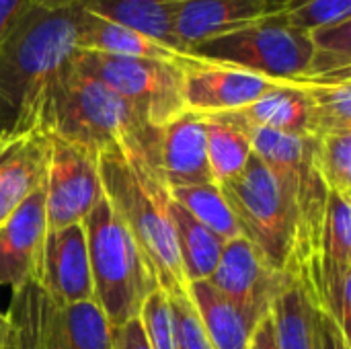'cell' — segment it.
I'll return each instance as SVG.
<instances>
[{"instance_id":"6da1fadb","label":"cell","mask_w":351,"mask_h":349,"mask_svg":"<svg viewBox=\"0 0 351 349\" xmlns=\"http://www.w3.org/2000/svg\"><path fill=\"white\" fill-rule=\"evenodd\" d=\"M80 6L31 2L0 39V134L39 128L45 93L78 49Z\"/></svg>"},{"instance_id":"7a4b0ae2","label":"cell","mask_w":351,"mask_h":349,"mask_svg":"<svg viewBox=\"0 0 351 349\" xmlns=\"http://www.w3.org/2000/svg\"><path fill=\"white\" fill-rule=\"evenodd\" d=\"M99 175L107 202L144 255L156 284L171 298L189 296L169 214V187L134 146L111 144L99 152Z\"/></svg>"},{"instance_id":"3957f363","label":"cell","mask_w":351,"mask_h":349,"mask_svg":"<svg viewBox=\"0 0 351 349\" xmlns=\"http://www.w3.org/2000/svg\"><path fill=\"white\" fill-rule=\"evenodd\" d=\"M39 130L97 154L111 144L134 146L158 171L162 130L150 128L130 103L101 80L78 70L72 60L58 72L45 93Z\"/></svg>"},{"instance_id":"277c9868","label":"cell","mask_w":351,"mask_h":349,"mask_svg":"<svg viewBox=\"0 0 351 349\" xmlns=\"http://www.w3.org/2000/svg\"><path fill=\"white\" fill-rule=\"evenodd\" d=\"M95 302L111 329L138 319L144 300L158 288L144 255L107 197L84 218Z\"/></svg>"},{"instance_id":"5b68a950","label":"cell","mask_w":351,"mask_h":349,"mask_svg":"<svg viewBox=\"0 0 351 349\" xmlns=\"http://www.w3.org/2000/svg\"><path fill=\"white\" fill-rule=\"evenodd\" d=\"M191 56L278 82H304L311 66V39L308 33L292 27L284 12H278L212 37L193 47Z\"/></svg>"},{"instance_id":"8992f818","label":"cell","mask_w":351,"mask_h":349,"mask_svg":"<svg viewBox=\"0 0 351 349\" xmlns=\"http://www.w3.org/2000/svg\"><path fill=\"white\" fill-rule=\"evenodd\" d=\"M218 187L232 208L243 237L269 265L286 274L296 247V208L278 177L257 156H251L239 177Z\"/></svg>"},{"instance_id":"52a82bcc","label":"cell","mask_w":351,"mask_h":349,"mask_svg":"<svg viewBox=\"0 0 351 349\" xmlns=\"http://www.w3.org/2000/svg\"><path fill=\"white\" fill-rule=\"evenodd\" d=\"M74 66L117 93L154 130L167 128L187 111L181 64L136 60L76 49Z\"/></svg>"},{"instance_id":"ba28073f","label":"cell","mask_w":351,"mask_h":349,"mask_svg":"<svg viewBox=\"0 0 351 349\" xmlns=\"http://www.w3.org/2000/svg\"><path fill=\"white\" fill-rule=\"evenodd\" d=\"M47 134V132H45ZM49 156L45 173L47 232L80 224L103 200L99 154L47 134Z\"/></svg>"},{"instance_id":"9c48e42d","label":"cell","mask_w":351,"mask_h":349,"mask_svg":"<svg viewBox=\"0 0 351 349\" xmlns=\"http://www.w3.org/2000/svg\"><path fill=\"white\" fill-rule=\"evenodd\" d=\"M208 282L261 321L271 313L290 276L269 265L247 237H237L224 245L220 261Z\"/></svg>"},{"instance_id":"30bf717a","label":"cell","mask_w":351,"mask_h":349,"mask_svg":"<svg viewBox=\"0 0 351 349\" xmlns=\"http://www.w3.org/2000/svg\"><path fill=\"white\" fill-rule=\"evenodd\" d=\"M276 84L278 80L255 72L220 62H208L195 56H191L183 68V97L187 111L199 115L245 109Z\"/></svg>"},{"instance_id":"8fae6325","label":"cell","mask_w":351,"mask_h":349,"mask_svg":"<svg viewBox=\"0 0 351 349\" xmlns=\"http://www.w3.org/2000/svg\"><path fill=\"white\" fill-rule=\"evenodd\" d=\"M37 288L58 309L95 300L84 224H70L45 234Z\"/></svg>"},{"instance_id":"7c38bea8","label":"cell","mask_w":351,"mask_h":349,"mask_svg":"<svg viewBox=\"0 0 351 349\" xmlns=\"http://www.w3.org/2000/svg\"><path fill=\"white\" fill-rule=\"evenodd\" d=\"M45 234L43 185L35 189L4 224H0V290H8L10 298L37 282Z\"/></svg>"},{"instance_id":"4fadbf2b","label":"cell","mask_w":351,"mask_h":349,"mask_svg":"<svg viewBox=\"0 0 351 349\" xmlns=\"http://www.w3.org/2000/svg\"><path fill=\"white\" fill-rule=\"evenodd\" d=\"M158 175L169 189L214 183L208 160L206 119L185 111L160 132Z\"/></svg>"},{"instance_id":"5bb4252c","label":"cell","mask_w":351,"mask_h":349,"mask_svg":"<svg viewBox=\"0 0 351 349\" xmlns=\"http://www.w3.org/2000/svg\"><path fill=\"white\" fill-rule=\"evenodd\" d=\"M49 140L43 130L8 138L0 146V224L39 187L45 185Z\"/></svg>"},{"instance_id":"9a60e30c","label":"cell","mask_w":351,"mask_h":349,"mask_svg":"<svg viewBox=\"0 0 351 349\" xmlns=\"http://www.w3.org/2000/svg\"><path fill=\"white\" fill-rule=\"evenodd\" d=\"M265 14V0H183L175 23L177 47L191 56L199 43Z\"/></svg>"},{"instance_id":"2e32d148","label":"cell","mask_w":351,"mask_h":349,"mask_svg":"<svg viewBox=\"0 0 351 349\" xmlns=\"http://www.w3.org/2000/svg\"><path fill=\"white\" fill-rule=\"evenodd\" d=\"M78 49L121 56V58H136V60L171 62V64H181V66H185L191 60V56L179 53V51L171 49L169 45H165L136 29H130L125 25L103 19V16L86 10L84 6H80Z\"/></svg>"},{"instance_id":"e0dca14e","label":"cell","mask_w":351,"mask_h":349,"mask_svg":"<svg viewBox=\"0 0 351 349\" xmlns=\"http://www.w3.org/2000/svg\"><path fill=\"white\" fill-rule=\"evenodd\" d=\"M191 304L214 349H249L261 323L234 300L214 288L208 280L189 284Z\"/></svg>"},{"instance_id":"ac0fdd59","label":"cell","mask_w":351,"mask_h":349,"mask_svg":"<svg viewBox=\"0 0 351 349\" xmlns=\"http://www.w3.org/2000/svg\"><path fill=\"white\" fill-rule=\"evenodd\" d=\"M6 317L14 349H68L62 309L49 302L35 282L10 298Z\"/></svg>"},{"instance_id":"d6986e66","label":"cell","mask_w":351,"mask_h":349,"mask_svg":"<svg viewBox=\"0 0 351 349\" xmlns=\"http://www.w3.org/2000/svg\"><path fill=\"white\" fill-rule=\"evenodd\" d=\"M232 113L249 130L311 134V107L302 82H278L255 103Z\"/></svg>"},{"instance_id":"ffe728a7","label":"cell","mask_w":351,"mask_h":349,"mask_svg":"<svg viewBox=\"0 0 351 349\" xmlns=\"http://www.w3.org/2000/svg\"><path fill=\"white\" fill-rule=\"evenodd\" d=\"M181 2L183 0H86L80 6L103 19L136 29L179 51L175 23Z\"/></svg>"},{"instance_id":"44dd1931","label":"cell","mask_w":351,"mask_h":349,"mask_svg":"<svg viewBox=\"0 0 351 349\" xmlns=\"http://www.w3.org/2000/svg\"><path fill=\"white\" fill-rule=\"evenodd\" d=\"M208 136V160L216 185L239 177L253 156L251 130L230 111L204 115Z\"/></svg>"},{"instance_id":"7402d4cb","label":"cell","mask_w":351,"mask_h":349,"mask_svg":"<svg viewBox=\"0 0 351 349\" xmlns=\"http://www.w3.org/2000/svg\"><path fill=\"white\" fill-rule=\"evenodd\" d=\"M169 214L175 226L179 259L187 282L193 284V282L210 280L226 243L218 234H214L208 226H204L199 220H195L173 197L169 200Z\"/></svg>"},{"instance_id":"603a6c76","label":"cell","mask_w":351,"mask_h":349,"mask_svg":"<svg viewBox=\"0 0 351 349\" xmlns=\"http://www.w3.org/2000/svg\"><path fill=\"white\" fill-rule=\"evenodd\" d=\"M271 317L276 325L278 349H317L313 302L296 278L290 276V282L276 298Z\"/></svg>"},{"instance_id":"cb8c5ba5","label":"cell","mask_w":351,"mask_h":349,"mask_svg":"<svg viewBox=\"0 0 351 349\" xmlns=\"http://www.w3.org/2000/svg\"><path fill=\"white\" fill-rule=\"evenodd\" d=\"M311 39V66L304 82L351 80V19L315 29Z\"/></svg>"},{"instance_id":"d4e9b609","label":"cell","mask_w":351,"mask_h":349,"mask_svg":"<svg viewBox=\"0 0 351 349\" xmlns=\"http://www.w3.org/2000/svg\"><path fill=\"white\" fill-rule=\"evenodd\" d=\"M169 193L177 204H181L195 220L208 226L224 243L243 237V230L232 214V208L228 206L222 189L216 183L175 187L169 189Z\"/></svg>"},{"instance_id":"484cf974","label":"cell","mask_w":351,"mask_h":349,"mask_svg":"<svg viewBox=\"0 0 351 349\" xmlns=\"http://www.w3.org/2000/svg\"><path fill=\"white\" fill-rule=\"evenodd\" d=\"M311 107V134L351 132V80L302 82Z\"/></svg>"},{"instance_id":"4316f807","label":"cell","mask_w":351,"mask_h":349,"mask_svg":"<svg viewBox=\"0 0 351 349\" xmlns=\"http://www.w3.org/2000/svg\"><path fill=\"white\" fill-rule=\"evenodd\" d=\"M346 269H351V197L329 193L321 243V278Z\"/></svg>"},{"instance_id":"83f0119b","label":"cell","mask_w":351,"mask_h":349,"mask_svg":"<svg viewBox=\"0 0 351 349\" xmlns=\"http://www.w3.org/2000/svg\"><path fill=\"white\" fill-rule=\"evenodd\" d=\"M68 349H117L115 333L95 300L62 309Z\"/></svg>"},{"instance_id":"f1b7e54d","label":"cell","mask_w":351,"mask_h":349,"mask_svg":"<svg viewBox=\"0 0 351 349\" xmlns=\"http://www.w3.org/2000/svg\"><path fill=\"white\" fill-rule=\"evenodd\" d=\"M315 169L329 193L351 197V132H337L319 138Z\"/></svg>"},{"instance_id":"f546056e","label":"cell","mask_w":351,"mask_h":349,"mask_svg":"<svg viewBox=\"0 0 351 349\" xmlns=\"http://www.w3.org/2000/svg\"><path fill=\"white\" fill-rule=\"evenodd\" d=\"M138 321L150 349H177L175 344V317L169 294L156 288L142 304Z\"/></svg>"},{"instance_id":"4dcf8cb0","label":"cell","mask_w":351,"mask_h":349,"mask_svg":"<svg viewBox=\"0 0 351 349\" xmlns=\"http://www.w3.org/2000/svg\"><path fill=\"white\" fill-rule=\"evenodd\" d=\"M284 14L292 27L311 33L351 19V0H298Z\"/></svg>"},{"instance_id":"1f68e13d","label":"cell","mask_w":351,"mask_h":349,"mask_svg":"<svg viewBox=\"0 0 351 349\" xmlns=\"http://www.w3.org/2000/svg\"><path fill=\"white\" fill-rule=\"evenodd\" d=\"M173 306V317H175V344L177 349H214L204 327L202 321L191 304L189 296H179L171 298Z\"/></svg>"},{"instance_id":"d6a6232c","label":"cell","mask_w":351,"mask_h":349,"mask_svg":"<svg viewBox=\"0 0 351 349\" xmlns=\"http://www.w3.org/2000/svg\"><path fill=\"white\" fill-rule=\"evenodd\" d=\"M313 325L317 349H350V333H346L333 317H329L323 309L313 304Z\"/></svg>"},{"instance_id":"836d02e7","label":"cell","mask_w":351,"mask_h":349,"mask_svg":"<svg viewBox=\"0 0 351 349\" xmlns=\"http://www.w3.org/2000/svg\"><path fill=\"white\" fill-rule=\"evenodd\" d=\"M113 333H115V346H117V349H150L138 319L125 323L119 329H113Z\"/></svg>"},{"instance_id":"e575fe53","label":"cell","mask_w":351,"mask_h":349,"mask_svg":"<svg viewBox=\"0 0 351 349\" xmlns=\"http://www.w3.org/2000/svg\"><path fill=\"white\" fill-rule=\"evenodd\" d=\"M33 0H0V39L19 21Z\"/></svg>"},{"instance_id":"d590c367","label":"cell","mask_w":351,"mask_h":349,"mask_svg":"<svg viewBox=\"0 0 351 349\" xmlns=\"http://www.w3.org/2000/svg\"><path fill=\"white\" fill-rule=\"evenodd\" d=\"M249 349H278L276 325H274L271 313L267 317H263L261 323L257 325V329L253 333V339H251V348Z\"/></svg>"},{"instance_id":"8d00e7d4","label":"cell","mask_w":351,"mask_h":349,"mask_svg":"<svg viewBox=\"0 0 351 349\" xmlns=\"http://www.w3.org/2000/svg\"><path fill=\"white\" fill-rule=\"evenodd\" d=\"M0 349H14L12 344V327L6 313H0Z\"/></svg>"},{"instance_id":"74e56055","label":"cell","mask_w":351,"mask_h":349,"mask_svg":"<svg viewBox=\"0 0 351 349\" xmlns=\"http://www.w3.org/2000/svg\"><path fill=\"white\" fill-rule=\"evenodd\" d=\"M294 2L298 0H265V8L267 14H278V12H286Z\"/></svg>"},{"instance_id":"f35d334b","label":"cell","mask_w":351,"mask_h":349,"mask_svg":"<svg viewBox=\"0 0 351 349\" xmlns=\"http://www.w3.org/2000/svg\"><path fill=\"white\" fill-rule=\"evenodd\" d=\"M39 4H45V6H78L86 0H35Z\"/></svg>"},{"instance_id":"ab89813d","label":"cell","mask_w":351,"mask_h":349,"mask_svg":"<svg viewBox=\"0 0 351 349\" xmlns=\"http://www.w3.org/2000/svg\"><path fill=\"white\" fill-rule=\"evenodd\" d=\"M4 140H8V138H4V136L0 134V146H2V142H4Z\"/></svg>"}]
</instances>
